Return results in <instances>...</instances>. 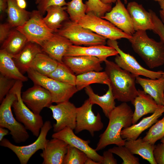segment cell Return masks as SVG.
I'll use <instances>...</instances> for the list:
<instances>
[{
    "instance_id": "obj_1",
    "label": "cell",
    "mask_w": 164,
    "mask_h": 164,
    "mask_svg": "<svg viewBox=\"0 0 164 164\" xmlns=\"http://www.w3.org/2000/svg\"><path fill=\"white\" fill-rule=\"evenodd\" d=\"M133 112L126 102H122L111 111L108 118L109 122L104 131L101 134L95 149L99 151L108 145L114 144L124 146L126 139L121 136L122 129L132 125Z\"/></svg>"
},
{
    "instance_id": "obj_2",
    "label": "cell",
    "mask_w": 164,
    "mask_h": 164,
    "mask_svg": "<svg viewBox=\"0 0 164 164\" xmlns=\"http://www.w3.org/2000/svg\"><path fill=\"white\" fill-rule=\"evenodd\" d=\"M106 72L115 99L122 102H132L138 95L136 77L114 62L105 61Z\"/></svg>"
},
{
    "instance_id": "obj_3",
    "label": "cell",
    "mask_w": 164,
    "mask_h": 164,
    "mask_svg": "<svg viewBox=\"0 0 164 164\" xmlns=\"http://www.w3.org/2000/svg\"><path fill=\"white\" fill-rule=\"evenodd\" d=\"M133 50L150 69L164 64V43L149 37L146 31H135L128 39Z\"/></svg>"
},
{
    "instance_id": "obj_4",
    "label": "cell",
    "mask_w": 164,
    "mask_h": 164,
    "mask_svg": "<svg viewBox=\"0 0 164 164\" xmlns=\"http://www.w3.org/2000/svg\"><path fill=\"white\" fill-rule=\"evenodd\" d=\"M19 81H16L0 106V127L8 129L12 139L17 143L24 142L29 137L27 129L14 117L11 109L13 103L17 99L16 91Z\"/></svg>"
},
{
    "instance_id": "obj_5",
    "label": "cell",
    "mask_w": 164,
    "mask_h": 164,
    "mask_svg": "<svg viewBox=\"0 0 164 164\" xmlns=\"http://www.w3.org/2000/svg\"><path fill=\"white\" fill-rule=\"evenodd\" d=\"M27 73L28 77L34 84L43 87L50 92L53 103L57 104L69 101L78 91L75 86L63 83L43 75L30 68Z\"/></svg>"
},
{
    "instance_id": "obj_6",
    "label": "cell",
    "mask_w": 164,
    "mask_h": 164,
    "mask_svg": "<svg viewBox=\"0 0 164 164\" xmlns=\"http://www.w3.org/2000/svg\"><path fill=\"white\" fill-rule=\"evenodd\" d=\"M56 33L67 38L75 45L88 46L105 45L107 43L105 38L70 19L64 22Z\"/></svg>"
},
{
    "instance_id": "obj_7",
    "label": "cell",
    "mask_w": 164,
    "mask_h": 164,
    "mask_svg": "<svg viewBox=\"0 0 164 164\" xmlns=\"http://www.w3.org/2000/svg\"><path fill=\"white\" fill-rule=\"evenodd\" d=\"M43 16L38 10H33L29 19L22 25L15 28L24 35L28 42L40 46L55 33L46 26Z\"/></svg>"
},
{
    "instance_id": "obj_8",
    "label": "cell",
    "mask_w": 164,
    "mask_h": 164,
    "mask_svg": "<svg viewBox=\"0 0 164 164\" xmlns=\"http://www.w3.org/2000/svg\"><path fill=\"white\" fill-rule=\"evenodd\" d=\"M22 86V82L19 81L16 91L17 99L12 107L16 120L34 136L38 137L44 124L43 118L31 110L22 101L21 94Z\"/></svg>"
},
{
    "instance_id": "obj_9",
    "label": "cell",
    "mask_w": 164,
    "mask_h": 164,
    "mask_svg": "<svg viewBox=\"0 0 164 164\" xmlns=\"http://www.w3.org/2000/svg\"><path fill=\"white\" fill-rule=\"evenodd\" d=\"M77 23L81 26L108 39L117 40L125 38L128 40L132 36L109 21L92 13H86Z\"/></svg>"
},
{
    "instance_id": "obj_10",
    "label": "cell",
    "mask_w": 164,
    "mask_h": 164,
    "mask_svg": "<svg viewBox=\"0 0 164 164\" xmlns=\"http://www.w3.org/2000/svg\"><path fill=\"white\" fill-rule=\"evenodd\" d=\"M52 126L50 121H46L41 128L39 135L33 143L25 146H17L8 139L4 138L0 141L1 146L7 148L13 152L18 158L21 164H26L31 157L39 150H43L49 140L47 135Z\"/></svg>"
},
{
    "instance_id": "obj_11",
    "label": "cell",
    "mask_w": 164,
    "mask_h": 164,
    "mask_svg": "<svg viewBox=\"0 0 164 164\" xmlns=\"http://www.w3.org/2000/svg\"><path fill=\"white\" fill-rule=\"evenodd\" d=\"M107 43L118 52V54L114 59L115 62L122 69L136 77L141 75L153 79L162 77V71H154L147 69L140 65L134 56L123 52L119 48L116 40L108 39Z\"/></svg>"
},
{
    "instance_id": "obj_12",
    "label": "cell",
    "mask_w": 164,
    "mask_h": 164,
    "mask_svg": "<svg viewBox=\"0 0 164 164\" xmlns=\"http://www.w3.org/2000/svg\"><path fill=\"white\" fill-rule=\"evenodd\" d=\"M93 104L88 98L80 107L77 108L76 124L75 132L78 133L86 130L92 136L94 133L101 130L104 127L101 116L99 112L95 115L92 110Z\"/></svg>"
},
{
    "instance_id": "obj_13",
    "label": "cell",
    "mask_w": 164,
    "mask_h": 164,
    "mask_svg": "<svg viewBox=\"0 0 164 164\" xmlns=\"http://www.w3.org/2000/svg\"><path fill=\"white\" fill-rule=\"evenodd\" d=\"M52 111V116L56 122L53 125V130L58 132L66 127L74 130L76 124L77 108L69 101L51 105L48 108Z\"/></svg>"
},
{
    "instance_id": "obj_14",
    "label": "cell",
    "mask_w": 164,
    "mask_h": 164,
    "mask_svg": "<svg viewBox=\"0 0 164 164\" xmlns=\"http://www.w3.org/2000/svg\"><path fill=\"white\" fill-rule=\"evenodd\" d=\"M21 97L26 105L36 114H40L44 108H48L53 103L50 92L39 85L34 84L23 92Z\"/></svg>"
},
{
    "instance_id": "obj_15",
    "label": "cell",
    "mask_w": 164,
    "mask_h": 164,
    "mask_svg": "<svg viewBox=\"0 0 164 164\" xmlns=\"http://www.w3.org/2000/svg\"><path fill=\"white\" fill-rule=\"evenodd\" d=\"M73 130L70 127H66L58 132H55L52 134V137L63 141L68 145L84 152L88 157L101 164L103 160V157L99 154L95 149L90 146L89 144L90 141L84 140L78 137Z\"/></svg>"
},
{
    "instance_id": "obj_16",
    "label": "cell",
    "mask_w": 164,
    "mask_h": 164,
    "mask_svg": "<svg viewBox=\"0 0 164 164\" xmlns=\"http://www.w3.org/2000/svg\"><path fill=\"white\" fill-rule=\"evenodd\" d=\"M101 18L126 34L132 36L135 32L129 13L121 0H117L111 10Z\"/></svg>"
},
{
    "instance_id": "obj_17",
    "label": "cell",
    "mask_w": 164,
    "mask_h": 164,
    "mask_svg": "<svg viewBox=\"0 0 164 164\" xmlns=\"http://www.w3.org/2000/svg\"><path fill=\"white\" fill-rule=\"evenodd\" d=\"M63 63L76 75L92 71H100L102 62L98 58L88 56H64Z\"/></svg>"
},
{
    "instance_id": "obj_18",
    "label": "cell",
    "mask_w": 164,
    "mask_h": 164,
    "mask_svg": "<svg viewBox=\"0 0 164 164\" xmlns=\"http://www.w3.org/2000/svg\"><path fill=\"white\" fill-rule=\"evenodd\" d=\"M118 54L114 48L108 46L101 45L82 46L73 44L70 46L65 56H91L98 58L102 62L109 56Z\"/></svg>"
},
{
    "instance_id": "obj_19",
    "label": "cell",
    "mask_w": 164,
    "mask_h": 164,
    "mask_svg": "<svg viewBox=\"0 0 164 164\" xmlns=\"http://www.w3.org/2000/svg\"><path fill=\"white\" fill-rule=\"evenodd\" d=\"M68 144L56 138L49 140L40 154L43 159V164H63Z\"/></svg>"
},
{
    "instance_id": "obj_20",
    "label": "cell",
    "mask_w": 164,
    "mask_h": 164,
    "mask_svg": "<svg viewBox=\"0 0 164 164\" xmlns=\"http://www.w3.org/2000/svg\"><path fill=\"white\" fill-rule=\"evenodd\" d=\"M72 45L68 39L55 32L51 38L43 42L40 46L43 52L58 62L63 63V58Z\"/></svg>"
},
{
    "instance_id": "obj_21",
    "label": "cell",
    "mask_w": 164,
    "mask_h": 164,
    "mask_svg": "<svg viewBox=\"0 0 164 164\" xmlns=\"http://www.w3.org/2000/svg\"><path fill=\"white\" fill-rule=\"evenodd\" d=\"M127 9L132 19L135 31L152 30L154 25L149 11H147L142 5L135 1L129 2Z\"/></svg>"
},
{
    "instance_id": "obj_22",
    "label": "cell",
    "mask_w": 164,
    "mask_h": 164,
    "mask_svg": "<svg viewBox=\"0 0 164 164\" xmlns=\"http://www.w3.org/2000/svg\"><path fill=\"white\" fill-rule=\"evenodd\" d=\"M131 103L135 107L132 124H136L144 115L153 113L162 106L158 104L150 95L139 89L138 90L137 96Z\"/></svg>"
},
{
    "instance_id": "obj_23",
    "label": "cell",
    "mask_w": 164,
    "mask_h": 164,
    "mask_svg": "<svg viewBox=\"0 0 164 164\" xmlns=\"http://www.w3.org/2000/svg\"><path fill=\"white\" fill-rule=\"evenodd\" d=\"M164 113V106L162 105L151 115L144 118L137 124H133L127 128L123 129L121 132V138L126 140H135L142 133L158 121Z\"/></svg>"
},
{
    "instance_id": "obj_24",
    "label": "cell",
    "mask_w": 164,
    "mask_h": 164,
    "mask_svg": "<svg viewBox=\"0 0 164 164\" xmlns=\"http://www.w3.org/2000/svg\"><path fill=\"white\" fill-rule=\"evenodd\" d=\"M40 46L28 42L21 51L13 57L16 65L23 74L27 72L36 55L42 52Z\"/></svg>"
},
{
    "instance_id": "obj_25",
    "label": "cell",
    "mask_w": 164,
    "mask_h": 164,
    "mask_svg": "<svg viewBox=\"0 0 164 164\" xmlns=\"http://www.w3.org/2000/svg\"><path fill=\"white\" fill-rule=\"evenodd\" d=\"M136 83L139 84L143 91L150 95L160 106L163 105L164 94V77L156 79L136 77Z\"/></svg>"
},
{
    "instance_id": "obj_26",
    "label": "cell",
    "mask_w": 164,
    "mask_h": 164,
    "mask_svg": "<svg viewBox=\"0 0 164 164\" xmlns=\"http://www.w3.org/2000/svg\"><path fill=\"white\" fill-rule=\"evenodd\" d=\"M107 85L108 90L102 96L96 94L90 85L85 87V91L88 96L90 102L93 105L96 104L102 108L105 116L108 118L110 113L116 106L115 99L110 83Z\"/></svg>"
},
{
    "instance_id": "obj_27",
    "label": "cell",
    "mask_w": 164,
    "mask_h": 164,
    "mask_svg": "<svg viewBox=\"0 0 164 164\" xmlns=\"http://www.w3.org/2000/svg\"><path fill=\"white\" fill-rule=\"evenodd\" d=\"M124 146L133 154H137L151 164H157L153 156L155 145L143 140L141 137L135 140H126Z\"/></svg>"
},
{
    "instance_id": "obj_28",
    "label": "cell",
    "mask_w": 164,
    "mask_h": 164,
    "mask_svg": "<svg viewBox=\"0 0 164 164\" xmlns=\"http://www.w3.org/2000/svg\"><path fill=\"white\" fill-rule=\"evenodd\" d=\"M0 72L9 78L22 82L28 80V77L19 70L13 57L3 49L0 50Z\"/></svg>"
},
{
    "instance_id": "obj_29",
    "label": "cell",
    "mask_w": 164,
    "mask_h": 164,
    "mask_svg": "<svg viewBox=\"0 0 164 164\" xmlns=\"http://www.w3.org/2000/svg\"><path fill=\"white\" fill-rule=\"evenodd\" d=\"M66 6L53 5L46 10L47 14L43 20L46 26L56 32L60 29L64 22L69 20L68 14L66 11Z\"/></svg>"
},
{
    "instance_id": "obj_30",
    "label": "cell",
    "mask_w": 164,
    "mask_h": 164,
    "mask_svg": "<svg viewBox=\"0 0 164 164\" xmlns=\"http://www.w3.org/2000/svg\"><path fill=\"white\" fill-rule=\"evenodd\" d=\"M28 42L24 35L15 28L11 30L2 44L1 49L5 50L13 58L21 51Z\"/></svg>"
},
{
    "instance_id": "obj_31",
    "label": "cell",
    "mask_w": 164,
    "mask_h": 164,
    "mask_svg": "<svg viewBox=\"0 0 164 164\" xmlns=\"http://www.w3.org/2000/svg\"><path fill=\"white\" fill-rule=\"evenodd\" d=\"M8 22L12 28L22 25L29 18L31 12L19 7L16 0H8Z\"/></svg>"
},
{
    "instance_id": "obj_32",
    "label": "cell",
    "mask_w": 164,
    "mask_h": 164,
    "mask_svg": "<svg viewBox=\"0 0 164 164\" xmlns=\"http://www.w3.org/2000/svg\"><path fill=\"white\" fill-rule=\"evenodd\" d=\"M110 81L105 71H90L76 75L75 86L80 91L93 84L107 85Z\"/></svg>"
},
{
    "instance_id": "obj_33",
    "label": "cell",
    "mask_w": 164,
    "mask_h": 164,
    "mask_svg": "<svg viewBox=\"0 0 164 164\" xmlns=\"http://www.w3.org/2000/svg\"><path fill=\"white\" fill-rule=\"evenodd\" d=\"M59 62L43 52L38 54L30 68L43 75L48 76L57 67Z\"/></svg>"
},
{
    "instance_id": "obj_34",
    "label": "cell",
    "mask_w": 164,
    "mask_h": 164,
    "mask_svg": "<svg viewBox=\"0 0 164 164\" xmlns=\"http://www.w3.org/2000/svg\"><path fill=\"white\" fill-rule=\"evenodd\" d=\"M75 74L63 63L59 62L56 69L48 77L61 82L75 86Z\"/></svg>"
},
{
    "instance_id": "obj_35",
    "label": "cell",
    "mask_w": 164,
    "mask_h": 164,
    "mask_svg": "<svg viewBox=\"0 0 164 164\" xmlns=\"http://www.w3.org/2000/svg\"><path fill=\"white\" fill-rule=\"evenodd\" d=\"M66 7L70 19L73 22L77 23L86 14L87 6L82 0H72L67 3Z\"/></svg>"
},
{
    "instance_id": "obj_36",
    "label": "cell",
    "mask_w": 164,
    "mask_h": 164,
    "mask_svg": "<svg viewBox=\"0 0 164 164\" xmlns=\"http://www.w3.org/2000/svg\"><path fill=\"white\" fill-rule=\"evenodd\" d=\"M164 137V116L152 125L142 138L143 140L155 145L158 140Z\"/></svg>"
},
{
    "instance_id": "obj_37",
    "label": "cell",
    "mask_w": 164,
    "mask_h": 164,
    "mask_svg": "<svg viewBox=\"0 0 164 164\" xmlns=\"http://www.w3.org/2000/svg\"><path fill=\"white\" fill-rule=\"evenodd\" d=\"M87 157L84 152L69 145L63 164H85Z\"/></svg>"
},
{
    "instance_id": "obj_38",
    "label": "cell",
    "mask_w": 164,
    "mask_h": 164,
    "mask_svg": "<svg viewBox=\"0 0 164 164\" xmlns=\"http://www.w3.org/2000/svg\"><path fill=\"white\" fill-rule=\"evenodd\" d=\"M87 6L86 14L91 13L101 17L112 9L111 4H106L101 0H88L85 2Z\"/></svg>"
},
{
    "instance_id": "obj_39",
    "label": "cell",
    "mask_w": 164,
    "mask_h": 164,
    "mask_svg": "<svg viewBox=\"0 0 164 164\" xmlns=\"http://www.w3.org/2000/svg\"><path fill=\"white\" fill-rule=\"evenodd\" d=\"M108 150L120 157L122 160V164H139L138 158L135 157L125 146H116Z\"/></svg>"
},
{
    "instance_id": "obj_40",
    "label": "cell",
    "mask_w": 164,
    "mask_h": 164,
    "mask_svg": "<svg viewBox=\"0 0 164 164\" xmlns=\"http://www.w3.org/2000/svg\"><path fill=\"white\" fill-rule=\"evenodd\" d=\"M17 81L0 74V103L13 87Z\"/></svg>"
},
{
    "instance_id": "obj_41",
    "label": "cell",
    "mask_w": 164,
    "mask_h": 164,
    "mask_svg": "<svg viewBox=\"0 0 164 164\" xmlns=\"http://www.w3.org/2000/svg\"><path fill=\"white\" fill-rule=\"evenodd\" d=\"M149 11L151 14L154 25L152 31L159 36L160 40L164 43V24L155 12L151 10Z\"/></svg>"
},
{
    "instance_id": "obj_42",
    "label": "cell",
    "mask_w": 164,
    "mask_h": 164,
    "mask_svg": "<svg viewBox=\"0 0 164 164\" xmlns=\"http://www.w3.org/2000/svg\"><path fill=\"white\" fill-rule=\"evenodd\" d=\"M67 3L65 0H40L37 5L38 10L43 15L46 12V10L49 6L53 5L60 6H66Z\"/></svg>"
},
{
    "instance_id": "obj_43",
    "label": "cell",
    "mask_w": 164,
    "mask_h": 164,
    "mask_svg": "<svg viewBox=\"0 0 164 164\" xmlns=\"http://www.w3.org/2000/svg\"><path fill=\"white\" fill-rule=\"evenodd\" d=\"M153 154L157 164H164V143L155 145Z\"/></svg>"
},
{
    "instance_id": "obj_44",
    "label": "cell",
    "mask_w": 164,
    "mask_h": 164,
    "mask_svg": "<svg viewBox=\"0 0 164 164\" xmlns=\"http://www.w3.org/2000/svg\"><path fill=\"white\" fill-rule=\"evenodd\" d=\"M12 27L8 23L0 24V43L2 44L8 36Z\"/></svg>"
},
{
    "instance_id": "obj_45",
    "label": "cell",
    "mask_w": 164,
    "mask_h": 164,
    "mask_svg": "<svg viewBox=\"0 0 164 164\" xmlns=\"http://www.w3.org/2000/svg\"><path fill=\"white\" fill-rule=\"evenodd\" d=\"M113 153L108 150L104 151L102 155L103 158L102 164H117V160L114 158Z\"/></svg>"
},
{
    "instance_id": "obj_46",
    "label": "cell",
    "mask_w": 164,
    "mask_h": 164,
    "mask_svg": "<svg viewBox=\"0 0 164 164\" xmlns=\"http://www.w3.org/2000/svg\"><path fill=\"white\" fill-rule=\"evenodd\" d=\"M8 0H0V18L2 19L8 8Z\"/></svg>"
},
{
    "instance_id": "obj_47",
    "label": "cell",
    "mask_w": 164,
    "mask_h": 164,
    "mask_svg": "<svg viewBox=\"0 0 164 164\" xmlns=\"http://www.w3.org/2000/svg\"><path fill=\"white\" fill-rule=\"evenodd\" d=\"M5 128L0 127V141H1L4 138V137L9 134L8 130Z\"/></svg>"
},
{
    "instance_id": "obj_48",
    "label": "cell",
    "mask_w": 164,
    "mask_h": 164,
    "mask_svg": "<svg viewBox=\"0 0 164 164\" xmlns=\"http://www.w3.org/2000/svg\"><path fill=\"white\" fill-rule=\"evenodd\" d=\"M17 4L21 9H25L27 6V3L26 0H19L16 1Z\"/></svg>"
},
{
    "instance_id": "obj_49",
    "label": "cell",
    "mask_w": 164,
    "mask_h": 164,
    "mask_svg": "<svg viewBox=\"0 0 164 164\" xmlns=\"http://www.w3.org/2000/svg\"><path fill=\"white\" fill-rule=\"evenodd\" d=\"M100 162H96L89 157H87L85 163V164H101Z\"/></svg>"
},
{
    "instance_id": "obj_50",
    "label": "cell",
    "mask_w": 164,
    "mask_h": 164,
    "mask_svg": "<svg viewBox=\"0 0 164 164\" xmlns=\"http://www.w3.org/2000/svg\"><path fill=\"white\" fill-rule=\"evenodd\" d=\"M104 3L106 4H111L112 3L116 2L117 0H101Z\"/></svg>"
},
{
    "instance_id": "obj_51",
    "label": "cell",
    "mask_w": 164,
    "mask_h": 164,
    "mask_svg": "<svg viewBox=\"0 0 164 164\" xmlns=\"http://www.w3.org/2000/svg\"><path fill=\"white\" fill-rule=\"evenodd\" d=\"M161 10H160L164 14V0L158 2Z\"/></svg>"
},
{
    "instance_id": "obj_52",
    "label": "cell",
    "mask_w": 164,
    "mask_h": 164,
    "mask_svg": "<svg viewBox=\"0 0 164 164\" xmlns=\"http://www.w3.org/2000/svg\"><path fill=\"white\" fill-rule=\"evenodd\" d=\"M159 15L161 20L164 24V14L160 10L159 11Z\"/></svg>"
},
{
    "instance_id": "obj_53",
    "label": "cell",
    "mask_w": 164,
    "mask_h": 164,
    "mask_svg": "<svg viewBox=\"0 0 164 164\" xmlns=\"http://www.w3.org/2000/svg\"><path fill=\"white\" fill-rule=\"evenodd\" d=\"M35 0L36 4L37 5L39 3L40 1V0Z\"/></svg>"
},
{
    "instance_id": "obj_54",
    "label": "cell",
    "mask_w": 164,
    "mask_h": 164,
    "mask_svg": "<svg viewBox=\"0 0 164 164\" xmlns=\"http://www.w3.org/2000/svg\"><path fill=\"white\" fill-rule=\"evenodd\" d=\"M161 142L164 143V137L161 139Z\"/></svg>"
},
{
    "instance_id": "obj_55",
    "label": "cell",
    "mask_w": 164,
    "mask_h": 164,
    "mask_svg": "<svg viewBox=\"0 0 164 164\" xmlns=\"http://www.w3.org/2000/svg\"><path fill=\"white\" fill-rule=\"evenodd\" d=\"M154 1H156V2H160L162 1H164V0H153Z\"/></svg>"
},
{
    "instance_id": "obj_56",
    "label": "cell",
    "mask_w": 164,
    "mask_h": 164,
    "mask_svg": "<svg viewBox=\"0 0 164 164\" xmlns=\"http://www.w3.org/2000/svg\"><path fill=\"white\" fill-rule=\"evenodd\" d=\"M125 4H126L127 3V0H124Z\"/></svg>"
},
{
    "instance_id": "obj_57",
    "label": "cell",
    "mask_w": 164,
    "mask_h": 164,
    "mask_svg": "<svg viewBox=\"0 0 164 164\" xmlns=\"http://www.w3.org/2000/svg\"><path fill=\"white\" fill-rule=\"evenodd\" d=\"M162 76L164 77V72H163L162 73Z\"/></svg>"
},
{
    "instance_id": "obj_58",
    "label": "cell",
    "mask_w": 164,
    "mask_h": 164,
    "mask_svg": "<svg viewBox=\"0 0 164 164\" xmlns=\"http://www.w3.org/2000/svg\"><path fill=\"white\" fill-rule=\"evenodd\" d=\"M163 105L164 106V94L163 95Z\"/></svg>"
},
{
    "instance_id": "obj_59",
    "label": "cell",
    "mask_w": 164,
    "mask_h": 164,
    "mask_svg": "<svg viewBox=\"0 0 164 164\" xmlns=\"http://www.w3.org/2000/svg\"><path fill=\"white\" fill-rule=\"evenodd\" d=\"M16 1H18V0H16Z\"/></svg>"
}]
</instances>
